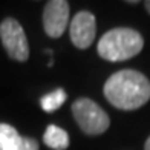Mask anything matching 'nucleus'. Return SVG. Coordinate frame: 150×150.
I'll use <instances>...</instances> for the list:
<instances>
[{"label": "nucleus", "instance_id": "obj_4", "mask_svg": "<svg viewBox=\"0 0 150 150\" xmlns=\"http://www.w3.org/2000/svg\"><path fill=\"white\" fill-rule=\"evenodd\" d=\"M0 40L6 54L16 61H26L29 58V45L23 26L16 18L8 17L0 23Z\"/></svg>", "mask_w": 150, "mask_h": 150}, {"label": "nucleus", "instance_id": "obj_9", "mask_svg": "<svg viewBox=\"0 0 150 150\" xmlns=\"http://www.w3.org/2000/svg\"><path fill=\"white\" fill-rule=\"evenodd\" d=\"M67 100V93L63 89H55L49 93H46L45 97H42L40 100V106L45 112L51 113V112H55L58 109L64 104V101Z\"/></svg>", "mask_w": 150, "mask_h": 150}, {"label": "nucleus", "instance_id": "obj_3", "mask_svg": "<svg viewBox=\"0 0 150 150\" xmlns=\"http://www.w3.org/2000/svg\"><path fill=\"white\" fill-rule=\"evenodd\" d=\"M72 115L80 129L86 135H101L110 126V120H109L107 113L89 98L75 100L72 104Z\"/></svg>", "mask_w": 150, "mask_h": 150}, {"label": "nucleus", "instance_id": "obj_11", "mask_svg": "<svg viewBox=\"0 0 150 150\" xmlns=\"http://www.w3.org/2000/svg\"><path fill=\"white\" fill-rule=\"evenodd\" d=\"M144 6H146V9L149 11V14H150V0H147V2L144 3Z\"/></svg>", "mask_w": 150, "mask_h": 150}, {"label": "nucleus", "instance_id": "obj_7", "mask_svg": "<svg viewBox=\"0 0 150 150\" xmlns=\"http://www.w3.org/2000/svg\"><path fill=\"white\" fill-rule=\"evenodd\" d=\"M0 150H38V141L22 136L12 126L0 122Z\"/></svg>", "mask_w": 150, "mask_h": 150}, {"label": "nucleus", "instance_id": "obj_5", "mask_svg": "<svg viewBox=\"0 0 150 150\" xmlns=\"http://www.w3.org/2000/svg\"><path fill=\"white\" fill-rule=\"evenodd\" d=\"M69 3L64 0H51L43 9V28L45 32L52 38H58L69 23Z\"/></svg>", "mask_w": 150, "mask_h": 150}, {"label": "nucleus", "instance_id": "obj_6", "mask_svg": "<svg viewBox=\"0 0 150 150\" xmlns=\"http://www.w3.org/2000/svg\"><path fill=\"white\" fill-rule=\"evenodd\" d=\"M95 34H97V22L95 16L89 11H80L72 18L69 26V35L74 46L78 49H86L93 43Z\"/></svg>", "mask_w": 150, "mask_h": 150}, {"label": "nucleus", "instance_id": "obj_1", "mask_svg": "<svg viewBox=\"0 0 150 150\" xmlns=\"http://www.w3.org/2000/svg\"><path fill=\"white\" fill-rule=\"evenodd\" d=\"M103 91L113 107L135 110L150 100V81L138 71L122 69L109 77Z\"/></svg>", "mask_w": 150, "mask_h": 150}, {"label": "nucleus", "instance_id": "obj_10", "mask_svg": "<svg viewBox=\"0 0 150 150\" xmlns=\"http://www.w3.org/2000/svg\"><path fill=\"white\" fill-rule=\"evenodd\" d=\"M144 149H146V150H150V136H149L147 141H146V146H144Z\"/></svg>", "mask_w": 150, "mask_h": 150}, {"label": "nucleus", "instance_id": "obj_2", "mask_svg": "<svg viewBox=\"0 0 150 150\" xmlns=\"http://www.w3.org/2000/svg\"><path fill=\"white\" fill-rule=\"evenodd\" d=\"M144 47L142 35L130 28H115L107 31L98 42V54L107 61H126L133 58Z\"/></svg>", "mask_w": 150, "mask_h": 150}, {"label": "nucleus", "instance_id": "obj_8", "mask_svg": "<svg viewBox=\"0 0 150 150\" xmlns=\"http://www.w3.org/2000/svg\"><path fill=\"white\" fill-rule=\"evenodd\" d=\"M45 144L52 150H66L69 147V135L64 129L55 124H49L43 135Z\"/></svg>", "mask_w": 150, "mask_h": 150}]
</instances>
